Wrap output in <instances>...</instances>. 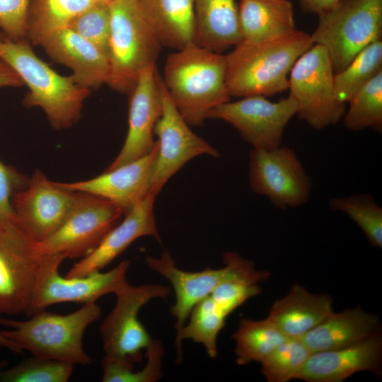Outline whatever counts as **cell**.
<instances>
[{
  "label": "cell",
  "mask_w": 382,
  "mask_h": 382,
  "mask_svg": "<svg viewBox=\"0 0 382 382\" xmlns=\"http://www.w3.org/2000/svg\"><path fill=\"white\" fill-rule=\"evenodd\" d=\"M163 83L189 125L201 127L209 112L231 100L226 83V57L192 44L167 56Z\"/></svg>",
  "instance_id": "1"
},
{
  "label": "cell",
  "mask_w": 382,
  "mask_h": 382,
  "mask_svg": "<svg viewBox=\"0 0 382 382\" xmlns=\"http://www.w3.org/2000/svg\"><path fill=\"white\" fill-rule=\"evenodd\" d=\"M313 45L311 35L299 30L274 40L241 41L225 54L230 96L267 97L286 91L294 64Z\"/></svg>",
  "instance_id": "2"
},
{
  "label": "cell",
  "mask_w": 382,
  "mask_h": 382,
  "mask_svg": "<svg viewBox=\"0 0 382 382\" xmlns=\"http://www.w3.org/2000/svg\"><path fill=\"white\" fill-rule=\"evenodd\" d=\"M0 59L28 87L23 99L25 107L41 108L56 129L70 128L79 120L91 91L76 84L71 75L57 73L35 54L27 40H0Z\"/></svg>",
  "instance_id": "3"
},
{
  "label": "cell",
  "mask_w": 382,
  "mask_h": 382,
  "mask_svg": "<svg viewBox=\"0 0 382 382\" xmlns=\"http://www.w3.org/2000/svg\"><path fill=\"white\" fill-rule=\"evenodd\" d=\"M100 315L96 302L84 303L66 315L44 310L25 320L0 318V325L8 328L0 332L33 356L87 365L91 359L83 347V337L88 326Z\"/></svg>",
  "instance_id": "4"
},
{
  "label": "cell",
  "mask_w": 382,
  "mask_h": 382,
  "mask_svg": "<svg viewBox=\"0 0 382 382\" xmlns=\"http://www.w3.org/2000/svg\"><path fill=\"white\" fill-rule=\"evenodd\" d=\"M109 8L110 71L106 84L129 94L141 72L156 64L161 45L138 0H112Z\"/></svg>",
  "instance_id": "5"
},
{
  "label": "cell",
  "mask_w": 382,
  "mask_h": 382,
  "mask_svg": "<svg viewBox=\"0 0 382 382\" xmlns=\"http://www.w3.org/2000/svg\"><path fill=\"white\" fill-rule=\"evenodd\" d=\"M318 18L311 37L313 44L327 50L335 74L367 45L381 39L382 0H340Z\"/></svg>",
  "instance_id": "6"
},
{
  "label": "cell",
  "mask_w": 382,
  "mask_h": 382,
  "mask_svg": "<svg viewBox=\"0 0 382 382\" xmlns=\"http://www.w3.org/2000/svg\"><path fill=\"white\" fill-rule=\"evenodd\" d=\"M223 260L225 266L220 269L188 272L179 269L166 250L159 257H146L148 267L168 280L174 289L175 303L171 308V313L176 319L175 340L178 338L193 307L219 284L237 279L259 283L269 277L268 272L255 270L253 261L243 258L236 252H226Z\"/></svg>",
  "instance_id": "7"
},
{
  "label": "cell",
  "mask_w": 382,
  "mask_h": 382,
  "mask_svg": "<svg viewBox=\"0 0 382 382\" xmlns=\"http://www.w3.org/2000/svg\"><path fill=\"white\" fill-rule=\"evenodd\" d=\"M51 255L42 253L13 221L0 223V314L28 313Z\"/></svg>",
  "instance_id": "8"
},
{
  "label": "cell",
  "mask_w": 382,
  "mask_h": 382,
  "mask_svg": "<svg viewBox=\"0 0 382 382\" xmlns=\"http://www.w3.org/2000/svg\"><path fill=\"white\" fill-rule=\"evenodd\" d=\"M334 70L327 50L317 44L294 64L289 76V96L297 103V117L315 129L336 125L343 117L345 104L334 95Z\"/></svg>",
  "instance_id": "9"
},
{
  "label": "cell",
  "mask_w": 382,
  "mask_h": 382,
  "mask_svg": "<svg viewBox=\"0 0 382 382\" xmlns=\"http://www.w3.org/2000/svg\"><path fill=\"white\" fill-rule=\"evenodd\" d=\"M170 292L161 284L132 286L125 282L114 293L116 303L100 327L105 356L133 364L141 362L151 338L138 319L139 311L151 300L166 299Z\"/></svg>",
  "instance_id": "10"
},
{
  "label": "cell",
  "mask_w": 382,
  "mask_h": 382,
  "mask_svg": "<svg viewBox=\"0 0 382 382\" xmlns=\"http://www.w3.org/2000/svg\"><path fill=\"white\" fill-rule=\"evenodd\" d=\"M248 182L253 192L266 197L280 209L306 204L313 186L295 151L282 145L271 149L250 150Z\"/></svg>",
  "instance_id": "11"
},
{
  "label": "cell",
  "mask_w": 382,
  "mask_h": 382,
  "mask_svg": "<svg viewBox=\"0 0 382 382\" xmlns=\"http://www.w3.org/2000/svg\"><path fill=\"white\" fill-rule=\"evenodd\" d=\"M124 216L121 210L100 197L79 192L76 204L64 224L37 243L43 254L65 258L84 257L94 251Z\"/></svg>",
  "instance_id": "12"
},
{
  "label": "cell",
  "mask_w": 382,
  "mask_h": 382,
  "mask_svg": "<svg viewBox=\"0 0 382 382\" xmlns=\"http://www.w3.org/2000/svg\"><path fill=\"white\" fill-rule=\"evenodd\" d=\"M79 195V192L64 183L52 181L36 169L27 186L12 199V221L32 240L40 243L64 224Z\"/></svg>",
  "instance_id": "13"
},
{
  "label": "cell",
  "mask_w": 382,
  "mask_h": 382,
  "mask_svg": "<svg viewBox=\"0 0 382 382\" xmlns=\"http://www.w3.org/2000/svg\"><path fill=\"white\" fill-rule=\"evenodd\" d=\"M297 109L289 96L277 102L253 96L216 106L209 112L207 119L230 124L253 149H271L282 145L284 129Z\"/></svg>",
  "instance_id": "14"
},
{
  "label": "cell",
  "mask_w": 382,
  "mask_h": 382,
  "mask_svg": "<svg viewBox=\"0 0 382 382\" xmlns=\"http://www.w3.org/2000/svg\"><path fill=\"white\" fill-rule=\"evenodd\" d=\"M163 110L154 129L158 153L149 192L157 196L166 183L189 161L201 155L219 158L220 153L196 134L173 103L159 76Z\"/></svg>",
  "instance_id": "15"
},
{
  "label": "cell",
  "mask_w": 382,
  "mask_h": 382,
  "mask_svg": "<svg viewBox=\"0 0 382 382\" xmlns=\"http://www.w3.org/2000/svg\"><path fill=\"white\" fill-rule=\"evenodd\" d=\"M66 259L52 254L40 277L27 313L33 315L47 307L64 302H96L102 296L115 293L126 282L130 262L124 260L106 272L96 271L83 277H62L59 268Z\"/></svg>",
  "instance_id": "16"
},
{
  "label": "cell",
  "mask_w": 382,
  "mask_h": 382,
  "mask_svg": "<svg viewBox=\"0 0 382 382\" xmlns=\"http://www.w3.org/2000/svg\"><path fill=\"white\" fill-rule=\"evenodd\" d=\"M156 64L144 69L129 93L128 129L123 146L105 171L141 158L154 148L155 127L161 116L163 103Z\"/></svg>",
  "instance_id": "17"
},
{
  "label": "cell",
  "mask_w": 382,
  "mask_h": 382,
  "mask_svg": "<svg viewBox=\"0 0 382 382\" xmlns=\"http://www.w3.org/2000/svg\"><path fill=\"white\" fill-rule=\"evenodd\" d=\"M157 153L156 140L151 151L141 158L91 179L64 183L74 190L110 201L125 216L149 193Z\"/></svg>",
  "instance_id": "18"
},
{
  "label": "cell",
  "mask_w": 382,
  "mask_h": 382,
  "mask_svg": "<svg viewBox=\"0 0 382 382\" xmlns=\"http://www.w3.org/2000/svg\"><path fill=\"white\" fill-rule=\"evenodd\" d=\"M156 197L149 192L124 216L94 251L73 265L66 277H83L100 271L141 237L151 236L160 242L154 209Z\"/></svg>",
  "instance_id": "19"
},
{
  "label": "cell",
  "mask_w": 382,
  "mask_h": 382,
  "mask_svg": "<svg viewBox=\"0 0 382 382\" xmlns=\"http://www.w3.org/2000/svg\"><path fill=\"white\" fill-rule=\"evenodd\" d=\"M382 339L378 332L341 348L311 352L298 379L341 382L361 371L378 372Z\"/></svg>",
  "instance_id": "20"
},
{
  "label": "cell",
  "mask_w": 382,
  "mask_h": 382,
  "mask_svg": "<svg viewBox=\"0 0 382 382\" xmlns=\"http://www.w3.org/2000/svg\"><path fill=\"white\" fill-rule=\"evenodd\" d=\"M41 46L51 59L71 69V76L80 86L91 91L107 83L108 56L70 28L54 33Z\"/></svg>",
  "instance_id": "21"
},
{
  "label": "cell",
  "mask_w": 382,
  "mask_h": 382,
  "mask_svg": "<svg viewBox=\"0 0 382 382\" xmlns=\"http://www.w3.org/2000/svg\"><path fill=\"white\" fill-rule=\"evenodd\" d=\"M332 299L295 284L272 304L267 319L288 338H301L332 312Z\"/></svg>",
  "instance_id": "22"
},
{
  "label": "cell",
  "mask_w": 382,
  "mask_h": 382,
  "mask_svg": "<svg viewBox=\"0 0 382 382\" xmlns=\"http://www.w3.org/2000/svg\"><path fill=\"white\" fill-rule=\"evenodd\" d=\"M238 21L242 41L274 40L298 30L290 0H240Z\"/></svg>",
  "instance_id": "23"
},
{
  "label": "cell",
  "mask_w": 382,
  "mask_h": 382,
  "mask_svg": "<svg viewBox=\"0 0 382 382\" xmlns=\"http://www.w3.org/2000/svg\"><path fill=\"white\" fill-rule=\"evenodd\" d=\"M378 318L360 307L333 311L301 339L311 352L346 347L378 332Z\"/></svg>",
  "instance_id": "24"
},
{
  "label": "cell",
  "mask_w": 382,
  "mask_h": 382,
  "mask_svg": "<svg viewBox=\"0 0 382 382\" xmlns=\"http://www.w3.org/2000/svg\"><path fill=\"white\" fill-rule=\"evenodd\" d=\"M195 43L223 53L242 41L238 0H195Z\"/></svg>",
  "instance_id": "25"
},
{
  "label": "cell",
  "mask_w": 382,
  "mask_h": 382,
  "mask_svg": "<svg viewBox=\"0 0 382 382\" xmlns=\"http://www.w3.org/2000/svg\"><path fill=\"white\" fill-rule=\"evenodd\" d=\"M138 1L161 46L178 50L195 44V0Z\"/></svg>",
  "instance_id": "26"
},
{
  "label": "cell",
  "mask_w": 382,
  "mask_h": 382,
  "mask_svg": "<svg viewBox=\"0 0 382 382\" xmlns=\"http://www.w3.org/2000/svg\"><path fill=\"white\" fill-rule=\"evenodd\" d=\"M97 0H30L27 18V39L40 45L54 33L66 28Z\"/></svg>",
  "instance_id": "27"
},
{
  "label": "cell",
  "mask_w": 382,
  "mask_h": 382,
  "mask_svg": "<svg viewBox=\"0 0 382 382\" xmlns=\"http://www.w3.org/2000/svg\"><path fill=\"white\" fill-rule=\"evenodd\" d=\"M227 317L210 295L199 301L189 315V322L185 324L178 338L175 340L176 362L182 361L183 341L186 339L202 344L209 357L215 358L217 356V336L224 327Z\"/></svg>",
  "instance_id": "28"
},
{
  "label": "cell",
  "mask_w": 382,
  "mask_h": 382,
  "mask_svg": "<svg viewBox=\"0 0 382 382\" xmlns=\"http://www.w3.org/2000/svg\"><path fill=\"white\" fill-rule=\"evenodd\" d=\"M236 342V363L243 366L252 361L262 362L286 337L270 320L243 318L232 335Z\"/></svg>",
  "instance_id": "29"
},
{
  "label": "cell",
  "mask_w": 382,
  "mask_h": 382,
  "mask_svg": "<svg viewBox=\"0 0 382 382\" xmlns=\"http://www.w3.org/2000/svg\"><path fill=\"white\" fill-rule=\"evenodd\" d=\"M382 71V41L376 40L365 48L342 71L334 74V95L342 103L352 97Z\"/></svg>",
  "instance_id": "30"
},
{
  "label": "cell",
  "mask_w": 382,
  "mask_h": 382,
  "mask_svg": "<svg viewBox=\"0 0 382 382\" xmlns=\"http://www.w3.org/2000/svg\"><path fill=\"white\" fill-rule=\"evenodd\" d=\"M344 114L345 126L352 131L382 130V71L378 73L349 100Z\"/></svg>",
  "instance_id": "31"
},
{
  "label": "cell",
  "mask_w": 382,
  "mask_h": 382,
  "mask_svg": "<svg viewBox=\"0 0 382 382\" xmlns=\"http://www.w3.org/2000/svg\"><path fill=\"white\" fill-rule=\"evenodd\" d=\"M329 207L346 214L364 233L374 247L382 248V208L368 194H354L332 197Z\"/></svg>",
  "instance_id": "32"
},
{
  "label": "cell",
  "mask_w": 382,
  "mask_h": 382,
  "mask_svg": "<svg viewBox=\"0 0 382 382\" xmlns=\"http://www.w3.org/2000/svg\"><path fill=\"white\" fill-rule=\"evenodd\" d=\"M311 351L300 338H288L262 362L261 372L269 382L298 379Z\"/></svg>",
  "instance_id": "33"
},
{
  "label": "cell",
  "mask_w": 382,
  "mask_h": 382,
  "mask_svg": "<svg viewBox=\"0 0 382 382\" xmlns=\"http://www.w3.org/2000/svg\"><path fill=\"white\" fill-rule=\"evenodd\" d=\"M74 364L33 356L17 365L4 369L1 382H66L72 374Z\"/></svg>",
  "instance_id": "34"
},
{
  "label": "cell",
  "mask_w": 382,
  "mask_h": 382,
  "mask_svg": "<svg viewBox=\"0 0 382 382\" xmlns=\"http://www.w3.org/2000/svg\"><path fill=\"white\" fill-rule=\"evenodd\" d=\"M68 28L93 43L108 57L110 35L109 2L97 1L74 18Z\"/></svg>",
  "instance_id": "35"
},
{
  "label": "cell",
  "mask_w": 382,
  "mask_h": 382,
  "mask_svg": "<svg viewBox=\"0 0 382 382\" xmlns=\"http://www.w3.org/2000/svg\"><path fill=\"white\" fill-rule=\"evenodd\" d=\"M258 283L243 279L219 284L209 294L215 303L228 316L249 299L259 294Z\"/></svg>",
  "instance_id": "36"
},
{
  "label": "cell",
  "mask_w": 382,
  "mask_h": 382,
  "mask_svg": "<svg viewBox=\"0 0 382 382\" xmlns=\"http://www.w3.org/2000/svg\"><path fill=\"white\" fill-rule=\"evenodd\" d=\"M30 1L0 0V29L8 40H27V18Z\"/></svg>",
  "instance_id": "37"
},
{
  "label": "cell",
  "mask_w": 382,
  "mask_h": 382,
  "mask_svg": "<svg viewBox=\"0 0 382 382\" xmlns=\"http://www.w3.org/2000/svg\"><path fill=\"white\" fill-rule=\"evenodd\" d=\"M29 178L0 159V223L13 220L12 199L27 186Z\"/></svg>",
  "instance_id": "38"
},
{
  "label": "cell",
  "mask_w": 382,
  "mask_h": 382,
  "mask_svg": "<svg viewBox=\"0 0 382 382\" xmlns=\"http://www.w3.org/2000/svg\"><path fill=\"white\" fill-rule=\"evenodd\" d=\"M23 85L18 74L10 66L0 60V88H16Z\"/></svg>",
  "instance_id": "39"
},
{
  "label": "cell",
  "mask_w": 382,
  "mask_h": 382,
  "mask_svg": "<svg viewBox=\"0 0 382 382\" xmlns=\"http://www.w3.org/2000/svg\"><path fill=\"white\" fill-rule=\"evenodd\" d=\"M340 0H299L301 9L318 16L335 6Z\"/></svg>",
  "instance_id": "40"
},
{
  "label": "cell",
  "mask_w": 382,
  "mask_h": 382,
  "mask_svg": "<svg viewBox=\"0 0 382 382\" xmlns=\"http://www.w3.org/2000/svg\"><path fill=\"white\" fill-rule=\"evenodd\" d=\"M0 346L6 347L15 354H23V349L15 342L4 337L0 332Z\"/></svg>",
  "instance_id": "41"
},
{
  "label": "cell",
  "mask_w": 382,
  "mask_h": 382,
  "mask_svg": "<svg viewBox=\"0 0 382 382\" xmlns=\"http://www.w3.org/2000/svg\"><path fill=\"white\" fill-rule=\"evenodd\" d=\"M8 361L6 360H3L0 361V374L1 372L4 369V368L7 366Z\"/></svg>",
  "instance_id": "42"
},
{
  "label": "cell",
  "mask_w": 382,
  "mask_h": 382,
  "mask_svg": "<svg viewBox=\"0 0 382 382\" xmlns=\"http://www.w3.org/2000/svg\"><path fill=\"white\" fill-rule=\"evenodd\" d=\"M4 39H6V37L3 33V32L1 31V30L0 29V40H4Z\"/></svg>",
  "instance_id": "43"
},
{
  "label": "cell",
  "mask_w": 382,
  "mask_h": 382,
  "mask_svg": "<svg viewBox=\"0 0 382 382\" xmlns=\"http://www.w3.org/2000/svg\"><path fill=\"white\" fill-rule=\"evenodd\" d=\"M98 1H104V2H110L112 0H97Z\"/></svg>",
  "instance_id": "44"
},
{
  "label": "cell",
  "mask_w": 382,
  "mask_h": 382,
  "mask_svg": "<svg viewBox=\"0 0 382 382\" xmlns=\"http://www.w3.org/2000/svg\"><path fill=\"white\" fill-rule=\"evenodd\" d=\"M1 60V59H0Z\"/></svg>",
  "instance_id": "45"
}]
</instances>
